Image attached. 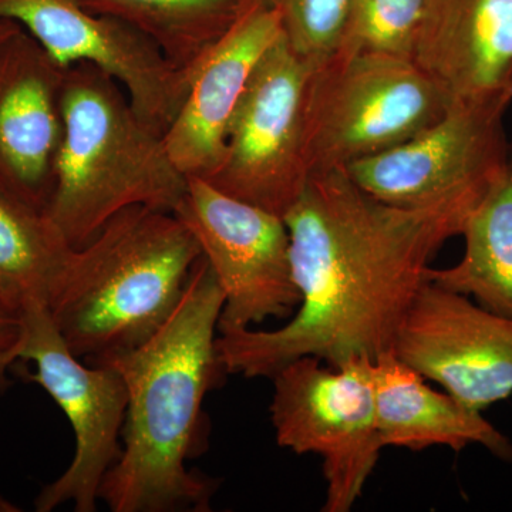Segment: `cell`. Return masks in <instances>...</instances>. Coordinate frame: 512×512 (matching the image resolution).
I'll return each instance as SVG.
<instances>
[{
  "instance_id": "obj_1",
  "label": "cell",
  "mask_w": 512,
  "mask_h": 512,
  "mask_svg": "<svg viewBox=\"0 0 512 512\" xmlns=\"http://www.w3.org/2000/svg\"><path fill=\"white\" fill-rule=\"evenodd\" d=\"M470 215L386 204L345 168L313 174L284 215L301 303L282 328L218 335L225 373L272 377L299 357L339 367L393 352L430 262Z\"/></svg>"
},
{
  "instance_id": "obj_2",
  "label": "cell",
  "mask_w": 512,
  "mask_h": 512,
  "mask_svg": "<svg viewBox=\"0 0 512 512\" xmlns=\"http://www.w3.org/2000/svg\"><path fill=\"white\" fill-rule=\"evenodd\" d=\"M222 292L204 256L163 326L130 350L100 363L126 384L127 412L117 463L101 483L99 500L113 512L211 510L214 478L192 473L202 433V404L222 373L218 322Z\"/></svg>"
},
{
  "instance_id": "obj_3",
  "label": "cell",
  "mask_w": 512,
  "mask_h": 512,
  "mask_svg": "<svg viewBox=\"0 0 512 512\" xmlns=\"http://www.w3.org/2000/svg\"><path fill=\"white\" fill-rule=\"evenodd\" d=\"M201 256L174 212L127 208L73 248L47 311L70 352L100 365L163 326Z\"/></svg>"
},
{
  "instance_id": "obj_4",
  "label": "cell",
  "mask_w": 512,
  "mask_h": 512,
  "mask_svg": "<svg viewBox=\"0 0 512 512\" xmlns=\"http://www.w3.org/2000/svg\"><path fill=\"white\" fill-rule=\"evenodd\" d=\"M62 116L46 212L73 248L127 208L178 210L188 178L113 77L92 64L66 67Z\"/></svg>"
},
{
  "instance_id": "obj_5",
  "label": "cell",
  "mask_w": 512,
  "mask_h": 512,
  "mask_svg": "<svg viewBox=\"0 0 512 512\" xmlns=\"http://www.w3.org/2000/svg\"><path fill=\"white\" fill-rule=\"evenodd\" d=\"M450 100L409 57L333 53L305 99L311 177L406 143L446 114Z\"/></svg>"
},
{
  "instance_id": "obj_6",
  "label": "cell",
  "mask_w": 512,
  "mask_h": 512,
  "mask_svg": "<svg viewBox=\"0 0 512 512\" xmlns=\"http://www.w3.org/2000/svg\"><path fill=\"white\" fill-rule=\"evenodd\" d=\"M372 363L355 357L333 367L305 356L271 377L276 443L296 454L322 457L325 512L352 510L379 461L383 444L376 424Z\"/></svg>"
},
{
  "instance_id": "obj_7",
  "label": "cell",
  "mask_w": 512,
  "mask_h": 512,
  "mask_svg": "<svg viewBox=\"0 0 512 512\" xmlns=\"http://www.w3.org/2000/svg\"><path fill=\"white\" fill-rule=\"evenodd\" d=\"M512 93L461 101L400 146L345 168L363 191L404 208L450 207L471 214L507 173L505 114Z\"/></svg>"
},
{
  "instance_id": "obj_8",
  "label": "cell",
  "mask_w": 512,
  "mask_h": 512,
  "mask_svg": "<svg viewBox=\"0 0 512 512\" xmlns=\"http://www.w3.org/2000/svg\"><path fill=\"white\" fill-rule=\"evenodd\" d=\"M315 64L293 52L284 33L269 47L231 124L215 188L284 218L309 178L305 99Z\"/></svg>"
},
{
  "instance_id": "obj_9",
  "label": "cell",
  "mask_w": 512,
  "mask_h": 512,
  "mask_svg": "<svg viewBox=\"0 0 512 512\" xmlns=\"http://www.w3.org/2000/svg\"><path fill=\"white\" fill-rule=\"evenodd\" d=\"M194 235L222 292L218 333L252 329L291 316L301 303L292 278L284 218L190 177L174 212Z\"/></svg>"
},
{
  "instance_id": "obj_10",
  "label": "cell",
  "mask_w": 512,
  "mask_h": 512,
  "mask_svg": "<svg viewBox=\"0 0 512 512\" xmlns=\"http://www.w3.org/2000/svg\"><path fill=\"white\" fill-rule=\"evenodd\" d=\"M22 325L18 360L35 363L37 372L28 379L59 404L76 439L72 463L37 495L36 510L50 512L73 503L77 512L96 511L101 483L121 456L126 384L114 367L89 365L74 356L46 306L26 309Z\"/></svg>"
},
{
  "instance_id": "obj_11",
  "label": "cell",
  "mask_w": 512,
  "mask_h": 512,
  "mask_svg": "<svg viewBox=\"0 0 512 512\" xmlns=\"http://www.w3.org/2000/svg\"><path fill=\"white\" fill-rule=\"evenodd\" d=\"M0 19L19 23L64 69L87 63L109 74L141 119L161 133L180 110L191 77L127 23L80 0H0Z\"/></svg>"
},
{
  "instance_id": "obj_12",
  "label": "cell",
  "mask_w": 512,
  "mask_h": 512,
  "mask_svg": "<svg viewBox=\"0 0 512 512\" xmlns=\"http://www.w3.org/2000/svg\"><path fill=\"white\" fill-rule=\"evenodd\" d=\"M393 353L476 412L512 394V319L431 282L414 298Z\"/></svg>"
},
{
  "instance_id": "obj_13",
  "label": "cell",
  "mask_w": 512,
  "mask_h": 512,
  "mask_svg": "<svg viewBox=\"0 0 512 512\" xmlns=\"http://www.w3.org/2000/svg\"><path fill=\"white\" fill-rule=\"evenodd\" d=\"M282 33L278 10L252 2L195 67L180 110L164 131L168 154L185 177L208 178L220 167L249 80Z\"/></svg>"
},
{
  "instance_id": "obj_14",
  "label": "cell",
  "mask_w": 512,
  "mask_h": 512,
  "mask_svg": "<svg viewBox=\"0 0 512 512\" xmlns=\"http://www.w3.org/2000/svg\"><path fill=\"white\" fill-rule=\"evenodd\" d=\"M64 70L25 29L0 49V184L43 211L63 136Z\"/></svg>"
},
{
  "instance_id": "obj_15",
  "label": "cell",
  "mask_w": 512,
  "mask_h": 512,
  "mask_svg": "<svg viewBox=\"0 0 512 512\" xmlns=\"http://www.w3.org/2000/svg\"><path fill=\"white\" fill-rule=\"evenodd\" d=\"M412 60L451 104L512 93V0H429Z\"/></svg>"
},
{
  "instance_id": "obj_16",
  "label": "cell",
  "mask_w": 512,
  "mask_h": 512,
  "mask_svg": "<svg viewBox=\"0 0 512 512\" xmlns=\"http://www.w3.org/2000/svg\"><path fill=\"white\" fill-rule=\"evenodd\" d=\"M376 424L383 447L423 451L447 446L461 451L481 444L512 463V443L481 412L468 409L451 394L431 389L426 379L393 352L372 363Z\"/></svg>"
},
{
  "instance_id": "obj_17",
  "label": "cell",
  "mask_w": 512,
  "mask_h": 512,
  "mask_svg": "<svg viewBox=\"0 0 512 512\" xmlns=\"http://www.w3.org/2000/svg\"><path fill=\"white\" fill-rule=\"evenodd\" d=\"M72 251L46 211L0 184V306L47 308Z\"/></svg>"
},
{
  "instance_id": "obj_18",
  "label": "cell",
  "mask_w": 512,
  "mask_h": 512,
  "mask_svg": "<svg viewBox=\"0 0 512 512\" xmlns=\"http://www.w3.org/2000/svg\"><path fill=\"white\" fill-rule=\"evenodd\" d=\"M461 237L466 249L460 262L430 268L427 279L512 319V158L504 177L471 212Z\"/></svg>"
},
{
  "instance_id": "obj_19",
  "label": "cell",
  "mask_w": 512,
  "mask_h": 512,
  "mask_svg": "<svg viewBox=\"0 0 512 512\" xmlns=\"http://www.w3.org/2000/svg\"><path fill=\"white\" fill-rule=\"evenodd\" d=\"M147 36L175 69L192 76L202 57L228 32L252 0H80Z\"/></svg>"
},
{
  "instance_id": "obj_20",
  "label": "cell",
  "mask_w": 512,
  "mask_h": 512,
  "mask_svg": "<svg viewBox=\"0 0 512 512\" xmlns=\"http://www.w3.org/2000/svg\"><path fill=\"white\" fill-rule=\"evenodd\" d=\"M427 2L429 0H350L336 52L379 53L412 59Z\"/></svg>"
},
{
  "instance_id": "obj_21",
  "label": "cell",
  "mask_w": 512,
  "mask_h": 512,
  "mask_svg": "<svg viewBox=\"0 0 512 512\" xmlns=\"http://www.w3.org/2000/svg\"><path fill=\"white\" fill-rule=\"evenodd\" d=\"M350 0H271L293 52L319 66L338 49Z\"/></svg>"
},
{
  "instance_id": "obj_22",
  "label": "cell",
  "mask_w": 512,
  "mask_h": 512,
  "mask_svg": "<svg viewBox=\"0 0 512 512\" xmlns=\"http://www.w3.org/2000/svg\"><path fill=\"white\" fill-rule=\"evenodd\" d=\"M22 335V318L0 306V389L8 387V372L18 362Z\"/></svg>"
},
{
  "instance_id": "obj_23",
  "label": "cell",
  "mask_w": 512,
  "mask_h": 512,
  "mask_svg": "<svg viewBox=\"0 0 512 512\" xmlns=\"http://www.w3.org/2000/svg\"><path fill=\"white\" fill-rule=\"evenodd\" d=\"M22 29V26L19 23L13 22V20L0 19V49Z\"/></svg>"
},
{
  "instance_id": "obj_24",
  "label": "cell",
  "mask_w": 512,
  "mask_h": 512,
  "mask_svg": "<svg viewBox=\"0 0 512 512\" xmlns=\"http://www.w3.org/2000/svg\"><path fill=\"white\" fill-rule=\"evenodd\" d=\"M252 2L262 3V5L271 6V0H252Z\"/></svg>"
}]
</instances>
